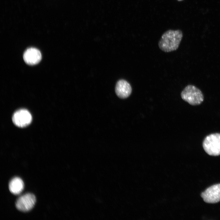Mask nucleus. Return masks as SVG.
I'll return each instance as SVG.
<instances>
[{
    "label": "nucleus",
    "instance_id": "2",
    "mask_svg": "<svg viewBox=\"0 0 220 220\" xmlns=\"http://www.w3.org/2000/svg\"><path fill=\"white\" fill-rule=\"evenodd\" d=\"M181 95L183 100L192 105H200L204 100L201 91L192 85L186 86L181 92Z\"/></svg>",
    "mask_w": 220,
    "mask_h": 220
},
{
    "label": "nucleus",
    "instance_id": "5",
    "mask_svg": "<svg viewBox=\"0 0 220 220\" xmlns=\"http://www.w3.org/2000/svg\"><path fill=\"white\" fill-rule=\"evenodd\" d=\"M204 201L208 203H215L220 201V184L212 185L202 193Z\"/></svg>",
    "mask_w": 220,
    "mask_h": 220
},
{
    "label": "nucleus",
    "instance_id": "8",
    "mask_svg": "<svg viewBox=\"0 0 220 220\" xmlns=\"http://www.w3.org/2000/svg\"><path fill=\"white\" fill-rule=\"evenodd\" d=\"M115 92L119 98L125 99L130 95L132 92V88L129 82L124 79H121L116 84Z\"/></svg>",
    "mask_w": 220,
    "mask_h": 220
},
{
    "label": "nucleus",
    "instance_id": "3",
    "mask_svg": "<svg viewBox=\"0 0 220 220\" xmlns=\"http://www.w3.org/2000/svg\"><path fill=\"white\" fill-rule=\"evenodd\" d=\"M203 148L208 155L218 156L220 155V134H212L207 136L203 142Z\"/></svg>",
    "mask_w": 220,
    "mask_h": 220
},
{
    "label": "nucleus",
    "instance_id": "9",
    "mask_svg": "<svg viewBox=\"0 0 220 220\" xmlns=\"http://www.w3.org/2000/svg\"><path fill=\"white\" fill-rule=\"evenodd\" d=\"M24 185L22 180L18 177L13 178L9 185L10 191L14 195L20 194L24 189Z\"/></svg>",
    "mask_w": 220,
    "mask_h": 220
},
{
    "label": "nucleus",
    "instance_id": "10",
    "mask_svg": "<svg viewBox=\"0 0 220 220\" xmlns=\"http://www.w3.org/2000/svg\"><path fill=\"white\" fill-rule=\"evenodd\" d=\"M178 0V1H182V0Z\"/></svg>",
    "mask_w": 220,
    "mask_h": 220
},
{
    "label": "nucleus",
    "instance_id": "6",
    "mask_svg": "<svg viewBox=\"0 0 220 220\" xmlns=\"http://www.w3.org/2000/svg\"><path fill=\"white\" fill-rule=\"evenodd\" d=\"M12 120L17 126L24 127L30 123L32 120V116L28 111L25 109H21L14 113Z\"/></svg>",
    "mask_w": 220,
    "mask_h": 220
},
{
    "label": "nucleus",
    "instance_id": "1",
    "mask_svg": "<svg viewBox=\"0 0 220 220\" xmlns=\"http://www.w3.org/2000/svg\"><path fill=\"white\" fill-rule=\"evenodd\" d=\"M182 37V33L180 30H168L162 35L158 43L159 48L167 53L176 50L179 47Z\"/></svg>",
    "mask_w": 220,
    "mask_h": 220
},
{
    "label": "nucleus",
    "instance_id": "7",
    "mask_svg": "<svg viewBox=\"0 0 220 220\" xmlns=\"http://www.w3.org/2000/svg\"><path fill=\"white\" fill-rule=\"evenodd\" d=\"M25 62L30 65H34L38 63L41 60L42 55L39 50L36 48L31 47L28 49L23 55Z\"/></svg>",
    "mask_w": 220,
    "mask_h": 220
},
{
    "label": "nucleus",
    "instance_id": "4",
    "mask_svg": "<svg viewBox=\"0 0 220 220\" xmlns=\"http://www.w3.org/2000/svg\"><path fill=\"white\" fill-rule=\"evenodd\" d=\"M36 201V197L34 194L26 193L20 196L17 200L15 203L16 207L20 211L27 212L33 208Z\"/></svg>",
    "mask_w": 220,
    "mask_h": 220
}]
</instances>
